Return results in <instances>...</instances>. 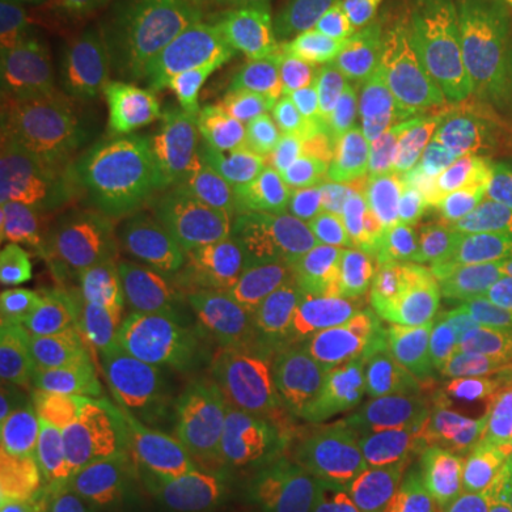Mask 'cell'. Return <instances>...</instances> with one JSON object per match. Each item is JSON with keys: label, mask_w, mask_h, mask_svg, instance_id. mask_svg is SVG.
<instances>
[{"label": "cell", "mask_w": 512, "mask_h": 512, "mask_svg": "<svg viewBox=\"0 0 512 512\" xmlns=\"http://www.w3.org/2000/svg\"><path fill=\"white\" fill-rule=\"evenodd\" d=\"M217 0H106V12L137 32H171L205 15Z\"/></svg>", "instance_id": "23"}, {"label": "cell", "mask_w": 512, "mask_h": 512, "mask_svg": "<svg viewBox=\"0 0 512 512\" xmlns=\"http://www.w3.org/2000/svg\"><path fill=\"white\" fill-rule=\"evenodd\" d=\"M399 313L467 376L493 370L512 356V308L495 296L436 302L407 285L399 291Z\"/></svg>", "instance_id": "16"}, {"label": "cell", "mask_w": 512, "mask_h": 512, "mask_svg": "<svg viewBox=\"0 0 512 512\" xmlns=\"http://www.w3.org/2000/svg\"><path fill=\"white\" fill-rule=\"evenodd\" d=\"M225 436L200 421L143 419L100 453L80 512H234Z\"/></svg>", "instance_id": "7"}, {"label": "cell", "mask_w": 512, "mask_h": 512, "mask_svg": "<svg viewBox=\"0 0 512 512\" xmlns=\"http://www.w3.org/2000/svg\"><path fill=\"white\" fill-rule=\"evenodd\" d=\"M171 276L143 194L131 185L114 180L72 197L3 200V282L83 322L140 330Z\"/></svg>", "instance_id": "3"}, {"label": "cell", "mask_w": 512, "mask_h": 512, "mask_svg": "<svg viewBox=\"0 0 512 512\" xmlns=\"http://www.w3.org/2000/svg\"><path fill=\"white\" fill-rule=\"evenodd\" d=\"M439 211L458 231L487 248L512 237V185L456 180Z\"/></svg>", "instance_id": "20"}, {"label": "cell", "mask_w": 512, "mask_h": 512, "mask_svg": "<svg viewBox=\"0 0 512 512\" xmlns=\"http://www.w3.org/2000/svg\"><path fill=\"white\" fill-rule=\"evenodd\" d=\"M94 430L97 427L37 404L0 407L3 481L63 493L83 507L100 458L92 447Z\"/></svg>", "instance_id": "13"}, {"label": "cell", "mask_w": 512, "mask_h": 512, "mask_svg": "<svg viewBox=\"0 0 512 512\" xmlns=\"http://www.w3.org/2000/svg\"><path fill=\"white\" fill-rule=\"evenodd\" d=\"M439 9L461 12L467 18H484V15H512V0H430Z\"/></svg>", "instance_id": "28"}, {"label": "cell", "mask_w": 512, "mask_h": 512, "mask_svg": "<svg viewBox=\"0 0 512 512\" xmlns=\"http://www.w3.org/2000/svg\"><path fill=\"white\" fill-rule=\"evenodd\" d=\"M439 134L441 128H416L407 134L367 143V146L345 154L336 165L333 177H339L353 191L365 220L396 234V228L402 222L399 205H396V191H399L404 171L421 148L430 140H436Z\"/></svg>", "instance_id": "18"}, {"label": "cell", "mask_w": 512, "mask_h": 512, "mask_svg": "<svg viewBox=\"0 0 512 512\" xmlns=\"http://www.w3.org/2000/svg\"><path fill=\"white\" fill-rule=\"evenodd\" d=\"M237 484L259 512H373L328 450L288 421H274L245 444Z\"/></svg>", "instance_id": "12"}, {"label": "cell", "mask_w": 512, "mask_h": 512, "mask_svg": "<svg viewBox=\"0 0 512 512\" xmlns=\"http://www.w3.org/2000/svg\"><path fill=\"white\" fill-rule=\"evenodd\" d=\"M490 296L501 299L512 308V237L498 242L493 248V285Z\"/></svg>", "instance_id": "26"}, {"label": "cell", "mask_w": 512, "mask_h": 512, "mask_svg": "<svg viewBox=\"0 0 512 512\" xmlns=\"http://www.w3.org/2000/svg\"><path fill=\"white\" fill-rule=\"evenodd\" d=\"M0 512H57L55 501L37 487H12V493H6Z\"/></svg>", "instance_id": "27"}, {"label": "cell", "mask_w": 512, "mask_h": 512, "mask_svg": "<svg viewBox=\"0 0 512 512\" xmlns=\"http://www.w3.org/2000/svg\"><path fill=\"white\" fill-rule=\"evenodd\" d=\"M57 43L35 0H0V103L12 106L57 74Z\"/></svg>", "instance_id": "19"}, {"label": "cell", "mask_w": 512, "mask_h": 512, "mask_svg": "<svg viewBox=\"0 0 512 512\" xmlns=\"http://www.w3.org/2000/svg\"><path fill=\"white\" fill-rule=\"evenodd\" d=\"M205 188L217 211V251L231 271H256L325 234L311 188L265 165L220 163Z\"/></svg>", "instance_id": "11"}, {"label": "cell", "mask_w": 512, "mask_h": 512, "mask_svg": "<svg viewBox=\"0 0 512 512\" xmlns=\"http://www.w3.org/2000/svg\"><path fill=\"white\" fill-rule=\"evenodd\" d=\"M163 387L140 330L83 322L43 296L3 282L0 407L37 404L89 427L126 419Z\"/></svg>", "instance_id": "4"}, {"label": "cell", "mask_w": 512, "mask_h": 512, "mask_svg": "<svg viewBox=\"0 0 512 512\" xmlns=\"http://www.w3.org/2000/svg\"><path fill=\"white\" fill-rule=\"evenodd\" d=\"M396 259L407 285L436 302L490 296L493 254L441 211H413L396 228Z\"/></svg>", "instance_id": "15"}, {"label": "cell", "mask_w": 512, "mask_h": 512, "mask_svg": "<svg viewBox=\"0 0 512 512\" xmlns=\"http://www.w3.org/2000/svg\"><path fill=\"white\" fill-rule=\"evenodd\" d=\"M430 49L470 103L512 120V15L458 20Z\"/></svg>", "instance_id": "17"}, {"label": "cell", "mask_w": 512, "mask_h": 512, "mask_svg": "<svg viewBox=\"0 0 512 512\" xmlns=\"http://www.w3.org/2000/svg\"><path fill=\"white\" fill-rule=\"evenodd\" d=\"M35 3H80V0H35Z\"/></svg>", "instance_id": "30"}, {"label": "cell", "mask_w": 512, "mask_h": 512, "mask_svg": "<svg viewBox=\"0 0 512 512\" xmlns=\"http://www.w3.org/2000/svg\"><path fill=\"white\" fill-rule=\"evenodd\" d=\"M402 37V15L373 0H234L205 60L222 134L245 157L288 160L293 131Z\"/></svg>", "instance_id": "2"}, {"label": "cell", "mask_w": 512, "mask_h": 512, "mask_svg": "<svg viewBox=\"0 0 512 512\" xmlns=\"http://www.w3.org/2000/svg\"><path fill=\"white\" fill-rule=\"evenodd\" d=\"M373 512H490V507L476 484L458 473L419 490L390 495L373 504Z\"/></svg>", "instance_id": "22"}, {"label": "cell", "mask_w": 512, "mask_h": 512, "mask_svg": "<svg viewBox=\"0 0 512 512\" xmlns=\"http://www.w3.org/2000/svg\"><path fill=\"white\" fill-rule=\"evenodd\" d=\"M373 3H379L384 9H390V12H399L402 15V9L410 3V0H373Z\"/></svg>", "instance_id": "29"}, {"label": "cell", "mask_w": 512, "mask_h": 512, "mask_svg": "<svg viewBox=\"0 0 512 512\" xmlns=\"http://www.w3.org/2000/svg\"><path fill=\"white\" fill-rule=\"evenodd\" d=\"M456 180H493L512 185V120H498L470 148Z\"/></svg>", "instance_id": "24"}, {"label": "cell", "mask_w": 512, "mask_h": 512, "mask_svg": "<svg viewBox=\"0 0 512 512\" xmlns=\"http://www.w3.org/2000/svg\"><path fill=\"white\" fill-rule=\"evenodd\" d=\"M345 376H353L356 382L379 390L421 416L447 421L461 433L473 430L470 376L419 330L410 328L402 313L379 350Z\"/></svg>", "instance_id": "14"}, {"label": "cell", "mask_w": 512, "mask_h": 512, "mask_svg": "<svg viewBox=\"0 0 512 512\" xmlns=\"http://www.w3.org/2000/svg\"><path fill=\"white\" fill-rule=\"evenodd\" d=\"M3 200H49L114 183L94 92L69 74L3 106Z\"/></svg>", "instance_id": "10"}, {"label": "cell", "mask_w": 512, "mask_h": 512, "mask_svg": "<svg viewBox=\"0 0 512 512\" xmlns=\"http://www.w3.org/2000/svg\"><path fill=\"white\" fill-rule=\"evenodd\" d=\"M140 348L180 416L220 436L259 433L325 382L299 276L228 271L171 299Z\"/></svg>", "instance_id": "1"}, {"label": "cell", "mask_w": 512, "mask_h": 512, "mask_svg": "<svg viewBox=\"0 0 512 512\" xmlns=\"http://www.w3.org/2000/svg\"><path fill=\"white\" fill-rule=\"evenodd\" d=\"M222 117L205 60L177 57L128 97L120 128L126 183L151 200H180L217 168Z\"/></svg>", "instance_id": "9"}, {"label": "cell", "mask_w": 512, "mask_h": 512, "mask_svg": "<svg viewBox=\"0 0 512 512\" xmlns=\"http://www.w3.org/2000/svg\"><path fill=\"white\" fill-rule=\"evenodd\" d=\"M467 109L470 100L433 49L396 43L359 66L293 131L288 163L296 180L319 183L350 151L416 128L447 131Z\"/></svg>", "instance_id": "5"}, {"label": "cell", "mask_w": 512, "mask_h": 512, "mask_svg": "<svg viewBox=\"0 0 512 512\" xmlns=\"http://www.w3.org/2000/svg\"><path fill=\"white\" fill-rule=\"evenodd\" d=\"M305 430L373 504L461 473L464 433L336 376L299 402Z\"/></svg>", "instance_id": "6"}, {"label": "cell", "mask_w": 512, "mask_h": 512, "mask_svg": "<svg viewBox=\"0 0 512 512\" xmlns=\"http://www.w3.org/2000/svg\"><path fill=\"white\" fill-rule=\"evenodd\" d=\"M473 430L484 424H512V356L493 370L470 376Z\"/></svg>", "instance_id": "25"}, {"label": "cell", "mask_w": 512, "mask_h": 512, "mask_svg": "<svg viewBox=\"0 0 512 512\" xmlns=\"http://www.w3.org/2000/svg\"><path fill=\"white\" fill-rule=\"evenodd\" d=\"M461 473L481 490L490 512H512V424L470 430Z\"/></svg>", "instance_id": "21"}, {"label": "cell", "mask_w": 512, "mask_h": 512, "mask_svg": "<svg viewBox=\"0 0 512 512\" xmlns=\"http://www.w3.org/2000/svg\"><path fill=\"white\" fill-rule=\"evenodd\" d=\"M393 237L365 217H333L319 254L299 274L325 382L365 365L399 322Z\"/></svg>", "instance_id": "8"}]
</instances>
